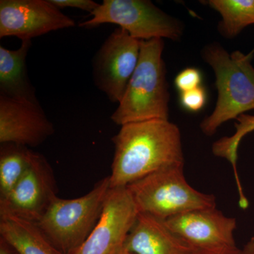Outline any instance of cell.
Instances as JSON below:
<instances>
[{"mask_svg":"<svg viewBox=\"0 0 254 254\" xmlns=\"http://www.w3.org/2000/svg\"><path fill=\"white\" fill-rule=\"evenodd\" d=\"M31 45V41H23L21 46L14 50L0 46V95L20 101L39 103L26 67Z\"/></svg>","mask_w":254,"mask_h":254,"instance_id":"cell-14","label":"cell"},{"mask_svg":"<svg viewBox=\"0 0 254 254\" xmlns=\"http://www.w3.org/2000/svg\"><path fill=\"white\" fill-rule=\"evenodd\" d=\"M236 120L237 123H235L236 130L234 134L230 136L222 137L218 141L214 142L212 152L215 156L226 159L231 164L238 190L239 202L243 204L247 203L248 199L244 193L243 187L237 171V152L239 145L244 137L254 131V115L244 114L238 117Z\"/></svg>","mask_w":254,"mask_h":254,"instance_id":"cell-18","label":"cell"},{"mask_svg":"<svg viewBox=\"0 0 254 254\" xmlns=\"http://www.w3.org/2000/svg\"><path fill=\"white\" fill-rule=\"evenodd\" d=\"M206 92L199 86L190 91L183 92L180 95V103L185 110L193 113L203 109L206 103Z\"/></svg>","mask_w":254,"mask_h":254,"instance_id":"cell-19","label":"cell"},{"mask_svg":"<svg viewBox=\"0 0 254 254\" xmlns=\"http://www.w3.org/2000/svg\"><path fill=\"white\" fill-rule=\"evenodd\" d=\"M168 228L187 245L195 249L236 247V218L216 208L198 209L165 220Z\"/></svg>","mask_w":254,"mask_h":254,"instance_id":"cell-11","label":"cell"},{"mask_svg":"<svg viewBox=\"0 0 254 254\" xmlns=\"http://www.w3.org/2000/svg\"><path fill=\"white\" fill-rule=\"evenodd\" d=\"M164 41H141L139 60L118 108L111 116L116 125L169 120L170 92L163 59Z\"/></svg>","mask_w":254,"mask_h":254,"instance_id":"cell-2","label":"cell"},{"mask_svg":"<svg viewBox=\"0 0 254 254\" xmlns=\"http://www.w3.org/2000/svg\"><path fill=\"white\" fill-rule=\"evenodd\" d=\"M92 18L80 23L92 28L113 23L138 41L168 38L178 41L182 36L181 21L164 12L149 0H103Z\"/></svg>","mask_w":254,"mask_h":254,"instance_id":"cell-6","label":"cell"},{"mask_svg":"<svg viewBox=\"0 0 254 254\" xmlns=\"http://www.w3.org/2000/svg\"><path fill=\"white\" fill-rule=\"evenodd\" d=\"M0 254H18L16 250L6 242L4 239L0 237Z\"/></svg>","mask_w":254,"mask_h":254,"instance_id":"cell-23","label":"cell"},{"mask_svg":"<svg viewBox=\"0 0 254 254\" xmlns=\"http://www.w3.org/2000/svg\"><path fill=\"white\" fill-rule=\"evenodd\" d=\"M138 213L127 187L110 188L96 225L86 241L70 254H110L123 245Z\"/></svg>","mask_w":254,"mask_h":254,"instance_id":"cell-10","label":"cell"},{"mask_svg":"<svg viewBox=\"0 0 254 254\" xmlns=\"http://www.w3.org/2000/svg\"><path fill=\"white\" fill-rule=\"evenodd\" d=\"M0 237L18 254H63L52 245L36 222L0 215Z\"/></svg>","mask_w":254,"mask_h":254,"instance_id":"cell-15","label":"cell"},{"mask_svg":"<svg viewBox=\"0 0 254 254\" xmlns=\"http://www.w3.org/2000/svg\"><path fill=\"white\" fill-rule=\"evenodd\" d=\"M60 9L64 8H74L88 11L92 14L100 6L99 3L92 0H50Z\"/></svg>","mask_w":254,"mask_h":254,"instance_id":"cell-21","label":"cell"},{"mask_svg":"<svg viewBox=\"0 0 254 254\" xmlns=\"http://www.w3.org/2000/svg\"><path fill=\"white\" fill-rule=\"evenodd\" d=\"M110 254H131L125 248L124 245L120 246Z\"/></svg>","mask_w":254,"mask_h":254,"instance_id":"cell-25","label":"cell"},{"mask_svg":"<svg viewBox=\"0 0 254 254\" xmlns=\"http://www.w3.org/2000/svg\"><path fill=\"white\" fill-rule=\"evenodd\" d=\"M201 82V73L198 68L192 67L182 70L175 79V86L181 93L198 88Z\"/></svg>","mask_w":254,"mask_h":254,"instance_id":"cell-20","label":"cell"},{"mask_svg":"<svg viewBox=\"0 0 254 254\" xmlns=\"http://www.w3.org/2000/svg\"><path fill=\"white\" fill-rule=\"evenodd\" d=\"M141 41L118 27L108 37L93 61L95 84L110 101L120 103L136 69Z\"/></svg>","mask_w":254,"mask_h":254,"instance_id":"cell-7","label":"cell"},{"mask_svg":"<svg viewBox=\"0 0 254 254\" xmlns=\"http://www.w3.org/2000/svg\"><path fill=\"white\" fill-rule=\"evenodd\" d=\"M240 254H254V237H252L241 250Z\"/></svg>","mask_w":254,"mask_h":254,"instance_id":"cell-24","label":"cell"},{"mask_svg":"<svg viewBox=\"0 0 254 254\" xmlns=\"http://www.w3.org/2000/svg\"><path fill=\"white\" fill-rule=\"evenodd\" d=\"M202 56L213 69L218 90L213 113L200 125L203 133L210 136L222 124L254 110L253 53L245 55L235 51L230 54L218 43H213L205 47Z\"/></svg>","mask_w":254,"mask_h":254,"instance_id":"cell-3","label":"cell"},{"mask_svg":"<svg viewBox=\"0 0 254 254\" xmlns=\"http://www.w3.org/2000/svg\"><path fill=\"white\" fill-rule=\"evenodd\" d=\"M72 18L50 0H1L0 38L16 37L23 41L52 31L72 28Z\"/></svg>","mask_w":254,"mask_h":254,"instance_id":"cell-9","label":"cell"},{"mask_svg":"<svg viewBox=\"0 0 254 254\" xmlns=\"http://www.w3.org/2000/svg\"><path fill=\"white\" fill-rule=\"evenodd\" d=\"M110 188L107 177L86 195L73 199L58 196L36 223L57 250L71 254L86 241L99 220Z\"/></svg>","mask_w":254,"mask_h":254,"instance_id":"cell-4","label":"cell"},{"mask_svg":"<svg viewBox=\"0 0 254 254\" xmlns=\"http://www.w3.org/2000/svg\"><path fill=\"white\" fill-rule=\"evenodd\" d=\"M241 250L237 247L221 249L191 248L186 254H240Z\"/></svg>","mask_w":254,"mask_h":254,"instance_id":"cell-22","label":"cell"},{"mask_svg":"<svg viewBox=\"0 0 254 254\" xmlns=\"http://www.w3.org/2000/svg\"><path fill=\"white\" fill-rule=\"evenodd\" d=\"M184 167L162 169L127 187L139 213L165 220L191 210L216 208L215 195L202 193L188 183Z\"/></svg>","mask_w":254,"mask_h":254,"instance_id":"cell-5","label":"cell"},{"mask_svg":"<svg viewBox=\"0 0 254 254\" xmlns=\"http://www.w3.org/2000/svg\"><path fill=\"white\" fill-rule=\"evenodd\" d=\"M35 153L28 147L14 143L0 145V199L9 195L22 178Z\"/></svg>","mask_w":254,"mask_h":254,"instance_id":"cell-16","label":"cell"},{"mask_svg":"<svg viewBox=\"0 0 254 254\" xmlns=\"http://www.w3.org/2000/svg\"><path fill=\"white\" fill-rule=\"evenodd\" d=\"M123 245L131 254H186L192 248L165 220L145 213H138Z\"/></svg>","mask_w":254,"mask_h":254,"instance_id":"cell-13","label":"cell"},{"mask_svg":"<svg viewBox=\"0 0 254 254\" xmlns=\"http://www.w3.org/2000/svg\"><path fill=\"white\" fill-rule=\"evenodd\" d=\"M207 4L221 15L218 29L225 38H235L254 24V0H209Z\"/></svg>","mask_w":254,"mask_h":254,"instance_id":"cell-17","label":"cell"},{"mask_svg":"<svg viewBox=\"0 0 254 254\" xmlns=\"http://www.w3.org/2000/svg\"><path fill=\"white\" fill-rule=\"evenodd\" d=\"M55 173L47 159L35 153L30 168L16 187L0 199V215L37 222L58 197Z\"/></svg>","mask_w":254,"mask_h":254,"instance_id":"cell-8","label":"cell"},{"mask_svg":"<svg viewBox=\"0 0 254 254\" xmlns=\"http://www.w3.org/2000/svg\"><path fill=\"white\" fill-rule=\"evenodd\" d=\"M54 133V125L39 103L20 101L0 95L1 144L37 147Z\"/></svg>","mask_w":254,"mask_h":254,"instance_id":"cell-12","label":"cell"},{"mask_svg":"<svg viewBox=\"0 0 254 254\" xmlns=\"http://www.w3.org/2000/svg\"><path fill=\"white\" fill-rule=\"evenodd\" d=\"M112 141L110 188L127 187L162 169L185 165L180 128L169 120L124 125Z\"/></svg>","mask_w":254,"mask_h":254,"instance_id":"cell-1","label":"cell"}]
</instances>
